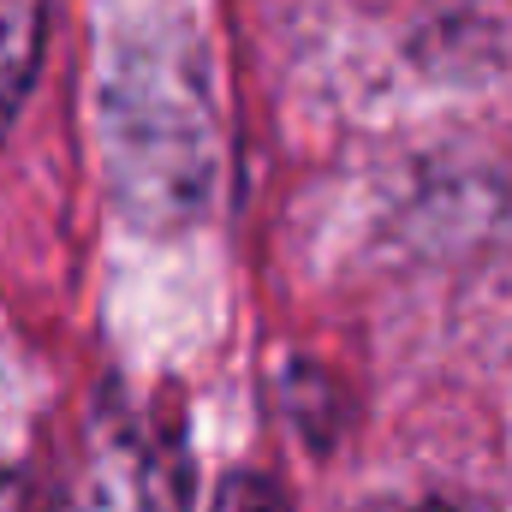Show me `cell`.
Here are the masks:
<instances>
[{"label": "cell", "mask_w": 512, "mask_h": 512, "mask_svg": "<svg viewBox=\"0 0 512 512\" xmlns=\"http://www.w3.org/2000/svg\"><path fill=\"white\" fill-rule=\"evenodd\" d=\"M42 18H48V0H0V143H6L12 114H18V102L36 78Z\"/></svg>", "instance_id": "6da1fadb"}, {"label": "cell", "mask_w": 512, "mask_h": 512, "mask_svg": "<svg viewBox=\"0 0 512 512\" xmlns=\"http://www.w3.org/2000/svg\"><path fill=\"white\" fill-rule=\"evenodd\" d=\"M221 512H286V507H280V495H274L268 483L233 477V483H227V495H221Z\"/></svg>", "instance_id": "7a4b0ae2"}, {"label": "cell", "mask_w": 512, "mask_h": 512, "mask_svg": "<svg viewBox=\"0 0 512 512\" xmlns=\"http://www.w3.org/2000/svg\"><path fill=\"white\" fill-rule=\"evenodd\" d=\"M429 512H435V507H429Z\"/></svg>", "instance_id": "3957f363"}]
</instances>
